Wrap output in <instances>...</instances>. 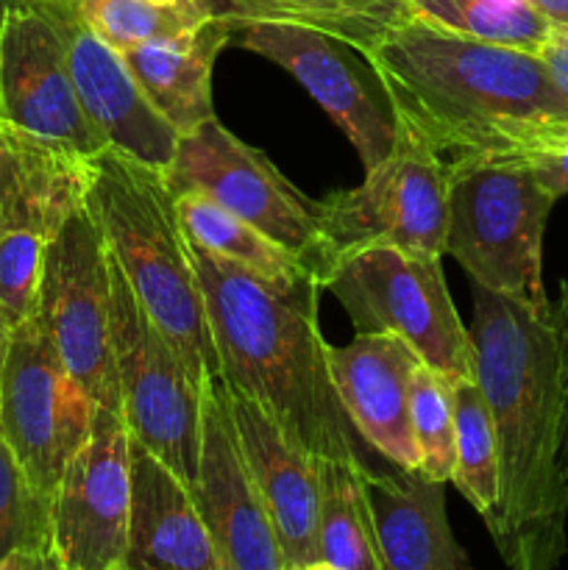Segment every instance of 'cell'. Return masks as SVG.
Returning a JSON list of instances; mask_svg holds the SVG:
<instances>
[{"label":"cell","mask_w":568,"mask_h":570,"mask_svg":"<svg viewBox=\"0 0 568 570\" xmlns=\"http://www.w3.org/2000/svg\"><path fill=\"white\" fill-rule=\"evenodd\" d=\"M81 17L115 50L178 37L215 17L206 0H81Z\"/></svg>","instance_id":"27"},{"label":"cell","mask_w":568,"mask_h":570,"mask_svg":"<svg viewBox=\"0 0 568 570\" xmlns=\"http://www.w3.org/2000/svg\"><path fill=\"white\" fill-rule=\"evenodd\" d=\"M3 351H6V337L0 334V371H3Z\"/></svg>","instance_id":"39"},{"label":"cell","mask_w":568,"mask_h":570,"mask_svg":"<svg viewBox=\"0 0 568 570\" xmlns=\"http://www.w3.org/2000/svg\"><path fill=\"white\" fill-rule=\"evenodd\" d=\"M555 306V317H557V328H560V345H562V410H566V432H562V471H566V482H568V282L562 287V295Z\"/></svg>","instance_id":"34"},{"label":"cell","mask_w":568,"mask_h":570,"mask_svg":"<svg viewBox=\"0 0 568 570\" xmlns=\"http://www.w3.org/2000/svg\"><path fill=\"white\" fill-rule=\"evenodd\" d=\"M26 549H53L50 499L33 488L0 434V562Z\"/></svg>","instance_id":"29"},{"label":"cell","mask_w":568,"mask_h":570,"mask_svg":"<svg viewBox=\"0 0 568 570\" xmlns=\"http://www.w3.org/2000/svg\"><path fill=\"white\" fill-rule=\"evenodd\" d=\"M301 570H343V568H334V566H329V562L317 560V562H312V566H306V568H301Z\"/></svg>","instance_id":"38"},{"label":"cell","mask_w":568,"mask_h":570,"mask_svg":"<svg viewBox=\"0 0 568 570\" xmlns=\"http://www.w3.org/2000/svg\"><path fill=\"white\" fill-rule=\"evenodd\" d=\"M37 312L61 362L89 399L123 412L111 340L109 248L87 200L67 215L48 243Z\"/></svg>","instance_id":"9"},{"label":"cell","mask_w":568,"mask_h":570,"mask_svg":"<svg viewBox=\"0 0 568 570\" xmlns=\"http://www.w3.org/2000/svg\"><path fill=\"white\" fill-rule=\"evenodd\" d=\"M454 382L429 365H418L410 382V429L418 449V473L451 482L454 473Z\"/></svg>","instance_id":"28"},{"label":"cell","mask_w":568,"mask_h":570,"mask_svg":"<svg viewBox=\"0 0 568 570\" xmlns=\"http://www.w3.org/2000/svg\"><path fill=\"white\" fill-rule=\"evenodd\" d=\"M232 42V22L212 17L178 37L123 50V61L145 98L182 137L212 120V70L217 53Z\"/></svg>","instance_id":"21"},{"label":"cell","mask_w":568,"mask_h":570,"mask_svg":"<svg viewBox=\"0 0 568 570\" xmlns=\"http://www.w3.org/2000/svg\"><path fill=\"white\" fill-rule=\"evenodd\" d=\"M451 484L488 518L499 504V451L493 415L477 379L454 382V473Z\"/></svg>","instance_id":"26"},{"label":"cell","mask_w":568,"mask_h":570,"mask_svg":"<svg viewBox=\"0 0 568 570\" xmlns=\"http://www.w3.org/2000/svg\"><path fill=\"white\" fill-rule=\"evenodd\" d=\"M193 256L226 387L317 460H360L317 326V278L278 289L198 245Z\"/></svg>","instance_id":"3"},{"label":"cell","mask_w":568,"mask_h":570,"mask_svg":"<svg viewBox=\"0 0 568 570\" xmlns=\"http://www.w3.org/2000/svg\"><path fill=\"white\" fill-rule=\"evenodd\" d=\"M48 237L28 228H0V334L9 337L39 309Z\"/></svg>","instance_id":"30"},{"label":"cell","mask_w":568,"mask_h":570,"mask_svg":"<svg viewBox=\"0 0 568 570\" xmlns=\"http://www.w3.org/2000/svg\"><path fill=\"white\" fill-rule=\"evenodd\" d=\"M440 259L399 245H371L337 256L321 287L343 304L356 334H393L432 371L477 379L471 328L457 315Z\"/></svg>","instance_id":"6"},{"label":"cell","mask_w":568,"mask_h":570,"mask_svg":"<svg viewBox=\"0 0 568 570\" xmlns=\"http://www.w3.org/2000/svg\"><path fill=\"white\" fill-rule=\"evenodd\" d=\"M529 161H532V167L538 170L540 181H543L557 198L568 193V134L560 142L551 145L549 150L535 154Z\"/></svg>","instance_id":"31"},{"label":"cell","mask_w":568,"mask_h":570,"mask_svg":"<svg viewBox=\"0 0 568 570\" xmlns=\"http://www.w3.org/2000/svg\"><path fill=\"white\" fill-rule=\"evenodd\" d=\"M321 560L343 570H382L362 460H321Z\"/></svg>","instance_id":"23"},{"label":"cell","mask_w":568,"mask_h":570,"mask_svg":"<svg viewBox=\"0 0 568 570\" xmlns=\"http://www.w3.org/2000/svg\"><path fill=\"white\" fill-rule=\"evenodd\" d=\"M326 360L354 432L399 471H418L410 429L415 351L393 334H356L349 345H329Z\"/></svg>","instance_id":"17"},{"label":"cell","mask_w":568,"mask_h":570,"mask_svg":"<svg viewBox=\"0 0 568 570\" xmlns=\"http://www.w3.org/2000/svg\"><path fill=\"white\" fill-rule=\"evenodd\" d=\"M557 195L527 156H482L449 165L445 256L473 284L549 304L543 293V232Z\"/></svg>","instance_id":"5"},{"label":"cell","mask_w":568,"mask_h":570,"mask_svg":"<svg viewBox=\"0 0 568 570\" xmlns=\"http://www.w3.org/2000/svg\"><path fill=\"white\" fill-rule=\"evenodd\" d=\"M368 61L388 87L399 126L454 165L543 154L568 134V100L540 56L410 20L390 28Z\"/></svg>","instance_id":"2"},{"label":"cell","mask_w":568,"mask_h":570,"mask_svg":"<svg viewBox=\"0 0 568 570\" xmlns=\"http://www.w3.org/2000/svg\"><path fill=\"white\" fill-rule=\"evenodd\" d=\"M109 282L117 384L128 432L193 484L198 471L204 393L111 256Z\"/></svg>","instance_id":"8"},{"label":"cell","mask_w":568,"mask_h":570,"mask_svg":"<svg viewBox=\"0 0 568 570\" xmlns=\"http://www.w3.org/2000/svg\"><path fill=\"white\" fill-rule=\"evenodd\" d=\"M351 3L382 6V9H404V11H410V9H407V3H410V0H351Z\"/></svg>","instance_id":"37"},{"label":"cell","mask_w":568,"mask_h":570,"mask_svg":"<svg viewBox=\"0 0 568 570\" xmlns=\"http://www.w3.org/2000/svg\"><path fill=\"white\" fill-rule=\"evenodd\" d=\"M87 204L111 259L200 390L221 376L193 243L165 170L115 148L89 156Z\"/></svg>","instance_id":"4"},{"label":"cell","mask_w":568,"mask_h":570,"mask_svg":"<svg viewBox=\"0 0 568 570\" xmlns=\"http://www.w3.org/2000/svg\"><path fill=\"white\" fill-rule=\"evenodd\" d=\"M59 33L78 100L106 145L143 165L167 170L176 159L182 134L145 98L120 50L106 45L84 17Z\"/></svg>","instance_id":"18"},{"label":"cell","mask_w":568,"mask_h":570,"mask_svg":"<svg viewBox=\"0 0 568 570\" xmlns=\"http://www.w3.org/2000/svg\"><path fill=\"white\" fill-rule=\"evenodd\" d=\"M6 6H22V9H31L37 14H42L45 20H50L56 26V31H61L70 22L81 20V0H0V11Z\"/></svg>","instance_id":"33"},{"label":"cell","mask_w":568,"mask_h":570,"mask_svg":"<svg viewBox=\"0 0 568 570\" xmlns=\"http://www.w3.org/2000/svg\"><path fill=\"white\" fill-rule=\"evenodd\" d=\"M0 570H70L53 549L14 551L0 562Z\"/></svg>","instance_id":"35"},{"label":"cell","mask_w":568,"mask_h":570,"mask_svg":"<svg viewBox=\"0 0 568 570\" xmlns=\"http://www.w3.org/2000/svg\"><path fill=\"white\" fill-rule=\"evenodd\" d=\"M120 570H223L189 484L131 438V521Z\"/></svg>","instance_id":"19"},{"label":"cell","mask_w":568,"mask_h":570,"mask_svg":"<svg viewBox=\"0 0 568 570\" xmlns=\"http://www.w3.org/2000/svg\"><path fill=\"white\" fill-rule=\"evenodd\" d=\"M176 212L189 243L209 250L212 256H221V259L243 267L271 287L290 289L298 287L306 278H315L301 256H295L293 250L267 237L265 232L251 226L248 220L223 209L209 195L195 193V189L178 193Z\"/></svg>","instance_id":"22"},{"label":"cell","mask_w":568,"mask_h":570,"mask_svg":"<svg viewBox=\"0 0 568 570\" xmlns=\"http://www.w3.org/2000/svg\"><path fill=\"white\" fill-rule=\"evenodd\" d=\"M200 404V451L193 499L223 570H287L276 529L248 471L228 412L223 379H212Z\"/></svg>","instance_id":"14"},{"label":"cell","mask_w":568,"mask_h":570,"mask_svg":"<svg viewBox=\"0 0 568 570\" xmlns=\"http://www.w3.org/2000/svg\"><path fill=\"white\" fill-rule=\"evenodd\" d=\"M317 282H323V273L337 256L371 245H399L421 254L445 256L449 165L401 128L393 154L365 170L360 187L317 200Z\"/></svg>","instance_id":"7"},{"label":"cell","mask_w":568,"mask_h":570,"mask_svg":"<svg viewBox=\"0 0 568 570\" xmlns=\"http://www.w3.org/2000/svg\"><path fill=\"white\" fill-rule=\"evenodd\" d=\"M226 387V382H223ZM228 412L237 429L248 471L276 529L287 570L321 560L317 518H321V460L301 449L259 404L226 387Z\"/></svg>","instance_id":"16"},{"label":"cell","mask_w":568,"mask_h":570,"mask_svg":"<svg viewBox=\"0 0 568 570\" xmlns=\"http://www.w3.org/2000/svg\"><path fill=\"white\" fill-rule=\"evenodd\" d=\"M95 406L61 362L39 312L6 337L0 434L33 488L48 499H53L67 462L89 438Z\"/></svg>","instance_id":"10"},{"label":"cell","mask_w":568,"mask_h":570,"mask_svg":"<svg viewBox=\"0 0 568 570\" xmlns=\"http://www.w3.org/2000/svg\"><path fill=\"white\" fill-rule=\"evenodd\" d=\"M471 340L499 451V504L482 521L507 570H557L566 554L568 482L555 306L473 284Z\"/></svg>","instance_id":"1"},{"label":"cell","mask_w":568,"mask_h":570,"mask_svg":"<svg viewBox=\"0 0 568 570\" xmlns=\"http://www.w3.org/2000/svg\"><path fill=\"white\" fill-rule=\"evenodd\" d=\"M0 117L81 156L109 148L78 100L61 33L22 6L0 11Z\"/></svg>","instance_id":"15"},{"label":"cell","mask_w":568,"mask_h":570,"mask_svg":"<svg viewBox=\"0 0 568 570\" xmlns=\"http://www.w3.org/2000/svg\"><path fill=\"white\" fill-rule=\"evenodd\" d=\"M159 3H173V0H159Z\"/></svg>","instance_id":"40"},{"label":"cell","mask_w":568,"mask_h":570,"mask_svg":"<svg viewBox=\"0 0 568 570\" xmlns=\"http://www.w3.org/2000/svg\"><path fill=\"white\" fill-rule=\"evenodd\" d=\"M527 3L543 11L555 26H568V0H527Z\"/></svg>","instance_id":"36"},{"label":"cell","mask_w":568,"mask_h":570,"mask_svg":"<svg viewBox=\"0 0 568 570\" xmlns=\"http://www.w3.org/2000/svg\"><path fill=\"white\" fill-rule=\"evenodd\" d=\"M443 482L418 471L376 473L365 468L382 570H462L460 549L445 518Z\"/></svg>","instance_id":"20"},{"label":"cell","mask_w":568,"mask_h":570,"mask_svg":"<svg viewBox=\"0 0 568 570\" xmlns=\"http://www.w3.org/2000/svg\"><path fill=\"white\" fill-rule=\"evenodd\" d=\"M131 521V432L95 406L92 429L50 499V543L70 570H120Z\"/></svg>","instance_id":"13"},{"label":"cell","mask_w":568,"mask_h":570,"mask_svg":"<svg viewBox=\"0 0 568 570\" xmlns=\"http://www.w3.org/2000/svg\"><path fill=\"white\" fill-rule=\"evenodd\" d=\"M538 56L543 61L546 72L551 76V81H555V87L568 100V26H555L551 37L538 50Z\"/></svg>","instance_id":"32"},{"label":"cell","mask_w":568,"mask_h":570,"mask_svg":"<svg viewBox=\"0 0 568 570\" xmlns=\"http://www.w3.org/2000/svg\"><path fill=\"white\" fill-rule=\"evenodd\" d=\"M276 61L349 137L365 170L393 154L399 115L379 72L354 45L287 22H232V42Z\"/></svg>","instance_id":"12"},{"label":"cell","mask_w":568,"mask_h":570,"mask_svg":"<svg viewBox=\"0 0 568 570\" xmlns=\"http://www.w3.org/2000/svg\"><path fill=\"white\" fill-rule=\"evenodd\" d=\"M173 195L204 193L265 232L321 271V212L262 150L234 137L217 117L182 137L176 159L165 170ZM321 284V282H317Z\"/></svg>","instance_id":"11"},{"label":"cell","mask_w":568,"mask_h":570,"mask_svg":"<svg viewBox=\"0 0 568 570\" xmlns=\"http://www.w3.org/2000/svg\"><path fill=\"white\" fill-rule=\"evenodd\" d=\"M228 22H287L340 37L362 56L393 26L410 20L404 9L362 6L351 0H206Z\"/></svg>","instance_id":"24"},{"label":"cell","mask_w":568,"mask_h":570,"mask_svg":"<svg viewBox=\"0 0 568 570\" xmlns=\"http://www.w3.org/2000/svg\"><path fill=\"white\" fill-rule=\"evenodd\" d=\"M410 17L457 37L538 56L555 22L527 0H410Z\"/></svg>","instance_id":"25"}]
</instances>
